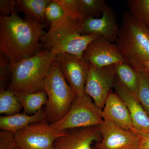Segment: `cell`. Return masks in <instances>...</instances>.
<instances>
[{"label":"cell","mask_w":149,"mask_h":149,"mask_svg":"<svg viewBox=\"0 0 149 149\" xmlns=\"http://www.w3.org/2000/svg\"></svg>","instance_id":"d6a6232c"},{"label":"cell","mask_w":149,"mask_h":149,"mask_svg":"<svg viewBox=\"0 0 149 149\" xmlns=\"http://www.w3.org/2000/svg\"><path fill=\"white\" fill-rule=\"evenodd\" d=\"M102 138L99 126L67 130L66 134L56 139L55 149H93L94 142Z\"/></svg>","instance_id":"4fadbf2b"},{"label":"cell","mask_w":149,"mask_h":149,"mask_svg":"<svg viewBox=\"0 0 149 149\" xmlns=\"http://www.w3.org/2000/svg\"><path fill=\"white\" fill-rule=\"evenodd\" d=\"M104 118L102 110L92 102L91 98L86 94L76 96L70 108L60 120L50 123L53 128L63 131L74 128L99 126Z\"/></svg>","instance_id":"8992f818"},{"label":"cell","mask_w":149,"mask_h":149,"mask_svg":"<svg viewBox=\"0 0 149 149\" xmlns=\"http://www.w3.org/2000/svg\"><path fill=\"white\" fill-rule=\"evenodd\" d=\"M77 2L87 19L102 14L107 6L103 0H77Z\"/></svg>","instance_id":"603a6c76"},{"label":"cell","mask_w":149,"mask_h":149,"mask_svg":"<svg viewBox=\"0 0 149 149\" xmlns=\"http://www.w3.org/2000/svg\"><path fill=\"white\" fill-rule=\"evenodd\" d=\"M116 15L113 10L107 6L101 18L90 17L83 22L80 33L94 35L112 43L116 41L119 30Z\"/></svg>","instance_id":"7c38bea8"},{"label":"cell","mask_w":149,"mask_h":149,"mask_svg":"<svg viewBox=\"0 0 149 149\" xmlns=\"http://www.w3.org/2000/svg\"><path fill=\"white\" fill-rule=\"evenodd\" d=\"M143 68L149 77V61L145 62L143 64Z\"/></svg>","instance_id":"f546056e"},{"label":"cell","mask_w":149,"mask_h":149,"mask_svg":"<svg viewBox=\"0 0 149 149\" xmlns=\"http://www.w3.org/2000/svg\"><path fill=\"white\" fill-rule=\"evenodd\" d=\"M13 0H1L0 1V16L7 17L15 13V3ZM16 13V12H15Z\"/></svg>","instance_id":"83f0119b"},{"label":"cell","mask_w":149,"mask_h":149,"mask_svg":"<svg viewBox=\"0 0 149 149\" xmlns=\"http://www.w3.org/2000/svg\"><path fill=\"white\" fill-rule=\"evenodd\" d=\"M13 149H19V148H17V147H15V148H13Z\"/></svg>","instance_id":"1f68e13d"},{"label":"cell","mask_w":149,"mask_h":149,"mask_svg":"<svg viewBox=\"0 0 149 149\" xmlns=\"http://www.w3.org/2000/svg\"><path fill=\"white\" fill-rule=\"evenodd\" d=\"M135 70L139 78L138 90L135 97L149 114V77L143 68Z\"/></svg>","instance_id":"44dd1931"},{"label":"cell","mask_w":149,"mask_h":149,"mask_svg":"<svg viewBox=\"0 0 149 149\" xmlns=\"http://www.w3.org/2000/svg\"><path fill=\"white\" fill-rule=\"evenodd\" d=\"M66 132L56 130L47 121L35 123L15 133V143L19 149H55V141Z\"/></svg>","instance_id":"52a82bcc"},{"label":"cell","mask_w":149,"mask_h":149,"mask_svg":"<svg viewBox=\"0 0 149 149\" xmlns=\"http://www.w3.org/2000/svg\"><path fill=\"white\" fill-rule=\"evenodd\" d=\"M56 56L42 49L35 55L10 65L8 89L17 96L43 91V81L49 73Z\"/></svg>","instance_id":"3957f363"},{"label":"cell","mask_w":149,"mask_h":149,"mask_svg":"<svg viewBox=\"0 0 149 149\" xmlns=\"http://www.w3.org/2000/svg\"><path fill=\"white\" fill-rule=\"evenodd\" d=\"M115 65L97 68L90 64L85 84V94L100 109H103L116 74Z\"/></svg>","instance_id":"ba28073f"},{"label":"cell","mask_w":149,"mask_h":149,"mask_svg":"<svg viewBox=\"0 0 149 149\" xmlns=\"http://www.w3.org/2000/svg\"><path fill=\"white\" fill-rule=\"evenodd\" d=\"M83 58L90 64L97 68L126 62L117 45L100 37L89 44L83 54Z\"/></svg>","instance_id":"8fae6325"},{"label":"cell","mask_w":149,"mask_h":149,"mask_svg":"<svg viewBox=\"0 0 149 149\" xmlns=\"http://www.w3.org/2000/svg\"><path fill=\"white\" fill-rule=\"evenodd\" d=\"M64 15L63 9L56 0H52L47 6L45 11L46 22L50 24L59 20Z\"/></svg>","instance_id":"d4e9b609"},{"label":"cell","mask_w":149,"mask_h":149,"mask_svg":"<svg viewBox=\"0 0 149 149\" xmlns=\"http://www.w3.org/2000/svg\"><path fill=\"white\" fill-rule=\"evenodd\" d=\"M116 93L127 106L134 129L149 134V116L136 97L121 84L119 80L115 84Z\"/></svg>","instance_id":"5bb4252c"},{"label":"cell","mask_w":149,"mask_h":149,"mask_svg":"<svg viewBox=\"0 0 149 149\" xmlns=\"http://www.w3.org/2000/svg\"><path fill=\"white\" fill-rule=\"evenodd\" d=\"M17 147L15 133L1 130L0 132V149H13Z\"/></svg>","instance_id":"484cf974"},{"label":"cell","mask_w":149,"mask_h":149,"mask_svg":"<svg viewBox=\"0 0 149 149\" xmlns=\"http://www.w3.org/2000/svg\"><path fill=\"white\" fill-rule=\"evenodd\" d=\"M102 141L95 145L99 149H138L140 138L135 132L125 130L107 119L99 126Z\"/></svg>","instance_id":"9c48e42d"},{"label":"cell","mask_w":149,"mask_h":149,"mask_svg":"<svg viewBox=\"0 0 149 149\" xmlns=\"http://www.w3.org/2000/svg\"><path fill=\"white\" fill-rule=\"evenodd\" d=\"M47 121L45 110H40L35 114L28 115L18 113L13 115L0 117L1 130L15 133L32 123Z\"/></svg>","instance_id":"2e32d148"},{"label":"cell","mask_w":149,"mask_h":149,"mask_svg":"<svg viewBox=\"0 0 149 149\" xmlns=\"http://www.w3.org/2000/svg\"><path fill=\"white\" fill-rule=\"evenodd\" d=\"M23 108L20 99L9 89H1L0 113L8 116L19 113Z\"/></svg>","instance_id":"ffe728a7"},{"label":"cell","mask_w":149,"mask_h":149,"mask_svg":"<svg viewBox=\"0 0 149 149\" xmlns=\"http://www.w3.org/2000/svg\"><path fill=\"white\" fill-rule=\"evenodd\" d=\"M83 23L72 20L65 14L62 18L50 24L48 32L41 38L43 49L49 51L56 56L59 54H68L83 58L89 44L100 37L80 34Z\"/></svg>","instance_id":"7a4b0ae2"},{"label":"cell","mask_w":149,"mask_h":149,"mask_svg":"<svg viewBox=\"0 0 149 149\" xmlns=\"http://www.w3.org/2000/svg\"><path fill=\"white\" fill-rule=\"evenodd\" d=\"M64 10L67 16L74 21L83 22L86 17L79 7L77 0H56Z\"/></svg>","instance_id":"cb8c5ba5"},{"label":"cell","mask_w":149,"mask_h":149,"mask_svg":"<svg viewBox=\"0 0 149 149\" xmlns=\"http://www.w3.org/2000/svg\"><path fill=\"white\" fill-rule=\"evenodd\" d=\"M127 3L129 13L149 27V0H128Z\"/></svg>","instance_id":"7402d4cb"},{"label":"cell","mask_w":149,"mask_h":149,"mask_svg":"<svg viewBox=\"0 0 149 149\" xmlns=\"http://www.w3.org/2000/svg\"><path fill=\"white\" fill-rule=\"evenodd\" d=\"M20 99L24 113L33 115L42 109L48 101V96L45 91L17 96Z\"/></svg>","instance_id":"d6986e66"},{"label":"cell","mask_w":149,"mask_h":149,"mask_svg":"<svg viewBox=\"0 0 149 149\" xmlns=\"http://www.w3.org/2000/svg\"><path fill=\"white\" fill-rule=\"evenodd\" d=\"M116 74L118 80L128 91L136 96L138 90L139 78L136 70L126 62L115 65Z\"/></svg>","instance_id":"ac0fdd59"},{"label":"cell","mask_w":149,"mask_h":149,"mask_svg":"<svg viewBox=\"0 0 149 149\" xmlns=\"http://www.w3.org/2000/svg\"><path fill=\"white\" fill-rule=\"evenodd\" d=\"M104 119L111 120L125 130L134 129L130 112L127 106L116 93L110 92L102 110Z\"/></svg>","instance_id":"9a60e30c"},{"label":"cell","mask_w":149,"mask_h":149,"mask_svg":"<svg viewBox=\"0 0 149 149\" xmlns=\"http://www.w3.org/2000/svg\"><path fill=\"white\" fill-rule=\"evenodd\" d=\"M56 58L65 79L76 95H83L90 63L83 58L68 54H58Z\"/></svg>","instance_id":"30bf717a"},{"label":"cell","mask_w":149,"mask_h":149,"mask_svg":"<svg viewBox=\"0 0 149 149\" xmlns=\"http://www.w3.org/2000/svg\"><path fill=\"white\" fill-rule=\"evenodd\" d=\"M42 88L48 96L45 109L47 120L50 123L57 122L65 115L77 95L65 79L56 58Z\"/></svg>","instance_id":"5b68a950"},{"label":"cell","mask_w":149,"mask_h":149,"mask_svg":"<svg viewBox=\"0 0 149 149\" xmlns=\"http://www.w3.org/2000/svg\"><path fill=\"white\" fill-rule=\"evenodd\" d=\"M46 24L29 17L23 19L15 12L0 16V55L10 65L35 55L43 49L41 39Z\"/></svg>","instance_id":"6da1fadb"},{"label":"cell","mask_w":149,"mask_h":149,"mask_svg":"<svg viewBox=\"0 0 149 149\" xmlns=\"http://www.w3.org/2000/svg\"><path fill=\"white\" fill-rule=\"evenodd\" d=\"M132 131L136 133L140 138L139 149H149V134L141 133L134 129Z\"/></svg>","instance_id":"f1b7e54d"},{"label":"cell","mask_w":149,"mask_h":149,"mask_svg":"<svg viewBox=\"0 0 149 149\" xmlns=\"http://www.w3.org/2000/svg\"><path fill=\"white\" fill-rule=\"evenodd\" d=\"M116 42L126 63L134 69L143 68V63L149 61V27L129 12L123 13Z\"/></svg>","instance_id":"277c9868"},{"label":"cell","mask_w":149,"mask_h":149,"mask_svg":"<svg viewBox=\"0 0 149 149\" xmlns=\"http://www.w3.org/2000/svg\"><path fill=\"white\" fill-rule=\"evenodd\" d=\"M93 149H99L98 148H97V147H96L95 146V147H93Z\"/></svg>","instance_id":"4dcf8cb0"},{"label":"cell","mask_w":149,"mask_h":149,"mask_svg":"<svg viewBox=\"0 0 149 149\" xmlns=\"http://www.w3.org/2000/svg\"><path fill=\"white\" fill-rule=\"evenodd\" d=\"M51 1V0H18L15 3V10L23 13L26 17L46 24L45 11Z\"/></svg>","instance_id":"e0dca14e"},{"label":"cell","mask_w":149,"mask_h":149,"mask_svg":"<svg viewBox=\"0 0 149 149\" xmlns=\"http://www.w3.org/2000/svg\"><path fill=\"white\" fill-rule=\"evenodd\" d=\"M8 74H10V63L2 56L0 55V81L1 89H4Z\"/></svg>","instance_id":"4316f807"}]
</instances>
